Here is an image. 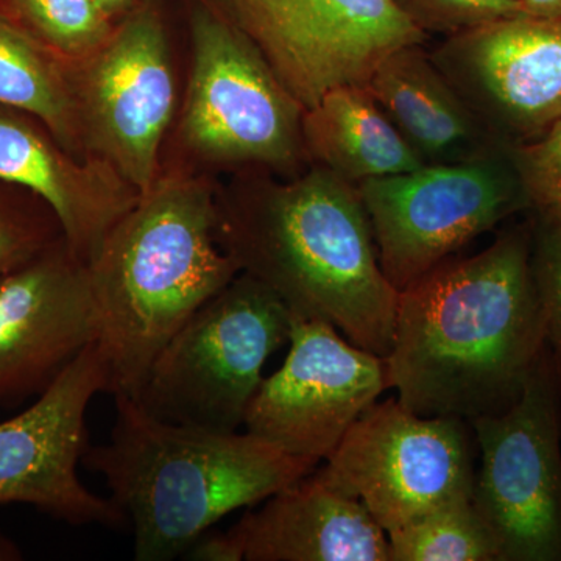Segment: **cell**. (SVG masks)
<instances>
[{
    "mask_svg": "<svg viewBox=\"0 0 561 561\" xmlns=\"http://www.w3.org/2000/svg\"><path fill=\"white\" fill-rule=\"evenodd\" d=\"M531 239L534 220L515 225L489 249L451 257L400 291L383 359L409 411L470 423L522 398L548 345Z\"/></svg>",
    "mask_w": 561,
    "mask_h": 561,
    "instance_id": "1",
    "label": "cell"
},
{
    "mask_svg": "<svg viewBox=\"0 0 561 561\" xmlns=\"http://www.w3.org/2000/svg\"><path fill=\"white\" fill-rule=\"evenodd\" d=\"M217 236L291 313L330 321L354 345L389 354L400 291L382 271L356 184L323 168L268 184L219 214Z\"/></svg>",
    "mask_w": 561,
    "mask_h": 561,
    "instance_id": "2",
    "label": "cell"
},
{
    "mask_svg": "<svg viewBox=\"0 0 561 561\" xmlns=\"http://www.w3.org/2000/svg\"><path fill=\"white\" fill-rule=\"evenodd\" d=\"M110 442L81 465L99 472L133 527L136 561L190 552L214 524L308 478L320 461L291 456L250 432H214L153 419L114 394Z\"/></svg>",
    "mask_w": 561,
    "mask_h": 561,
    "instance_id": "3",
    "label": "cell"
},
{
    "mask_svg": "<svg viewBox=\"0 0 561 561\" xmlns=\"http://www.w3.org/2000/svg\"><path fill=\"white\" fill-rule=\"evenodd\" d=\"M217 225L205 191L171 184L122 217L90 262L113 397L135 398L165 343L241 271Z\"/></svg>",
    "mask_w": 561,
    "mask_h": 561,
    "instance_id": "4",
    "label": "cell"
},
{
    "mask_svg": "<svg viewBox=\"0 0 561 561\" xmlns=\"http://www.w3.org/2000/svg\"><path fill=\"white\" fill-rule=\"evenodd\" d=\"M289 334L287 306L253 276L234 278L165 343L133 400L165 423L238 432Z\"/></svg>",
    "mask_w": 561,
    "mask_h": 561,
    "instance_id": "5",
    "label": "cell"
},
{
    "mask_svg": "<svg viewBox=\"0 0 561 561\" xmlns=\"http://www.w3.org/2000/svg\"><path fill=\"white\" fill-rule=\"evenodd\" d=\"M357 190L382 271L398 291L530 208L513 149L362 181Z\"/></svg>",
    "mask_w": 561,
    "mask_h": 561,
    "instance_id": "6",
    "label": "cell"
},
{
    "mask_svg": "<svg viewBox=\"0 0 561 561\" xmlns=\"http://www.w3.org/2000/svg\"><path fill=\"white\" fill-rule=\"evenodd\" d=\"M470 426L481 453L471 501L502 561H561V373L548 345L522 398Z\"/></svg>",
    "mask_w": 561,
    "mask_h": 561,
    "instance_id": "7",
    "label": "cell"
},
{
    "mask_svg": "<svg viewBox=\"0 0 561 561\" xmlns=\"http://www.w3.org/2000/svg\"><path fill=\"white\" fill-rule=\"evenodd\" d=\"M470 431L468 421L416 415L398 398L375 402L316 476L359 500L389 534L443 505L471 500Z\"/></svg>",
    "mask_w": 561,
    "mask_h": 561,
    "instance_id": "8",
    "label": "cell"
},
{
    "mask_svg": "<svg viewBox=\"0 0 561 561\" xmlns=\"http://www.w3.org/2000/svg\"><path fill=\"white\" fill-rule=\"evenodd\" d=\"M236 11L305 111L337 88L365 87L387 55L427 38L397 0H236Z\"/></svg>",
    "mask_w": 561,
    "mask_h": 561,
    "instance_id": "9",
    "label": "cell"
},
{
    "mask_svg": "<svg viewBox=\"0 0 561 561\" xmlns=\"http://www.w3.org/2000/svg\"><path fill=\"white\" fill-rule=\"evenodd\" d=\"M192 36L187 140L220 160L294 165L305 150V110L253 41L208 10L195 11Z\"/></svg>",
    "mask_w": 561,
    "mask_h": 561,
    "instance_id": "10",
    "label": "cell"
},
{
    "mask_svg": "<svg viewBox=\"0 0 561 561\" xmlns=\"http://www.w3.org/2000/svg\"><path fill=\"white\" fill-rule=\"evenodd\" d=\"M289 354L262 379L243 427L291 456L317 461L390 389L386 359L343 339L330 321L290 312Z\"/></svg>",
    "mask_w": 561,
    "mask_h": 561,
    "instance_id": "11",
    "label": "cell"
},
{
    "mask_svg": "<svg viewBox=\"0 0 561 561\" xmlns=\"http://www.w3.org/2000/svg\"><path fill=\"white\" fill-rule=\"evenodd\" d=\"M108 386L101 350L91 343L31 408L0 423V505H32L70 526H128L113 500L92 493L79 476L91 445L88 408Z\"/></svg>",
    "mask_w": 561,
    "mask_h": 561,
    "instance_id": "12",
    "label": "cell"
},
{
    "mask_svg": "<svg viewBox=\"0 0 561 561\" xmlns=\"http://www.w3.org/2000/svg\"><path fill=\"white\" fill-rule=\"evenodd\" d=\"M435 66L508 149L561 117V18L518 16L448 36Z\"/></svg>",
    "mask_w": 561,
    "mask_h": 561,
    "instance_id": "13",
    "label": "cell"
},
{
    "mask_svg": "<svg viewBox=\"0 0 561 561\" xmlns=\"http://www.w3.org/2000/svg\"><path fill=\"white\" fill-rule=\"evenodd\" d=\"M98 341L90 265L61 238L0 276V408L38 398Z\"/></svg>",
    "mask_w": 561,
    "mask_h": 561,
    "instance_id": "14",
    "label": "cell"
},
{
    "mask_svg": "<svg viewBox=\"0 0 561 561\" xmlns=\"http://www.w3.org/2000/svg\"><path fill=\"white\" fill-rule=\"evenodd\" d=\"M187 553L201 561H390L389 538L370 512L316 471L230 530L203 535Z\"/></svg>",
    "mask_w": 561,
    "mask_h": 561,
    "instance_id": "15",
    "label": "cell"
},
{
    "mask_svg": "<svg viewBox=\"0 0 561 561\" xmlns=\"http://www.w3.org/2000/svg\"><path fill=\"white\" fill-rule=\"evenodd\" d=\"M92 106L111 153L144 194L175 105L168 43L157 18L139 14L103 51L92 73Z\"/></svg>",
    "mask_w": 561,
    "mask_h": 561,
    "instance_id": "16",
    "label": "cell"
},
{
    "mask_svg": "<svg viewBox=\"0 0 561 561\" xmlns=\"http://www.w3.org/2000/svg\"><path fill=\"white\" fill-rule=\"evenodd\" d=\"M365 88L424 165L456 164L512 150L486 130L423 44L387 55Z\"/></svg>",
    "mask_w": 561,
    "mask_h": 561,
    "instance_id": "17",
    "label": "cell"
},
{
    "mask_svg": "<svg viewBox=\"0 0 561 561\" xmlns=\"http://www.w3.org/2000/svg\"><path fill=\"white\" fill-rule=\"evenodd\" d=\"M302 140L320 168L356 186L424 165L365 87L337 88L305 111Z\"/></svg>",
    "mask_w": 561,
    "mask_h": 561,
    "instance_id": "18",
    "label": "cell"
},
{
    "mask_svg": "<svg viewBox=\"0 0 561 561\" xmlns=\"http://www.w3.org/2000/svg\"><path fill=\"white\" fill-rule=\"evenodd\" d=\"M39 124L28 114L0 105V181L43 198L60 221L70 249L90 265L116 224L83 197Z\"/></svg>",
    "mask_w": 561,
    "mask_h": 561,
    "instance_id": "19",
    "label": "cell"
},
{
    "mask_svg": "<svg viewBox=\"0 0 561 561\" xmlns=\"http://www.w3.org/2000/svg\"><path fill=\"white\" fill-rule=\"evenodd\" d=\"M0 105L35 117L58 138H68L72 127V102L49 47L5 18H0Z\"/></svg>",
    "mask_w": 561,
    "mask_h": 561,
    "instance_id": "20",
    "label": "cell"
},
{
    "mask_svg": "<svg viewBox=\"0 0 561 561\" xmlns=\"http://www.w3.org/2000/svg\"><path fill=\"white\" fill-rule=\"evenodd\" d=\"M387 538L390 561H502L500 541L471 500L435 508Z\"/></svg>",
    "mask_w": 561,
    "mask_h": 561,
    "instance_id": "21",
    "label": "cell"
},
{
    "mask_svg": "<svg viewBox=\"0 0 561 561\" xmlns=\"http://www.w3.org/2000/svg\"><path fill=\"white\" fill-rule=\"evenodd\" d=\"M65 238L54 210L31 191L0 181V276Z\"/></svg>",
    "mask_w": 561,
    "mask_h": 561,
    "instance_id": "22",
    "label": "cell"
},
{
    "mask_svg": "<svg viewBox=\"0 0 561 561\" xmlns=\"http://www.w3.org/2000/svg\"><path fill=\"white\" fill-rule=\"evenodd\" d=\"M10 22L61 51L90 47L106 33V14L95 0H20Z\"/></svg>",
    "mask_w": 561,
    "mask_h": 561,
    "instance_id": "23",
    "label": "cell"
},
{
    "mask_svg": "<svg viewBox=\"0 0 561 561\" xmlns=\"http://www.w3.org/2000/svg\"><path fill=\"white\" fill-rule=\"evenodd\" d=\"M513 158L535 216L561 224V117Z\"/></svg>",
    "mask_w": 561,
    "mask_h": 561,
    "instance_id": "24",
    "label": "cell"
},
{
    "mask_svg": "<svg viewBox=\"0 0 561 561\" xmlns=\"http://www.w3.org/2000/svg\"><path fill=\"white\" fill-rule=\"evenodd\" d=\"M409 20L426 33L454 36L524 13L519 0H397Z\"/></svg>",
    "mask_w": 561,
    "mask_h": 561,
    "instance_id": "25",
    "label": "cell"
},
{
    "mask_svg": "<svg viewBox=\"0 0 561 561\" xmlns=\"http://www.w3.org/2000/svg\"><path fill=\"white\" fill-rule=\"evenodd\" d=\"M531 273L546 323V343L561 373V224L535 216Z\"/></svg>",
    "mask_w": 561,
    "mask_h": 561,
    "instance_id": "26",
    "label": "cell"
},
{
    "mask_svg": "<svg viewBox=\"0 0 561 561\" xmlns=\"http://www.w3.org/2000/svg\"><path fill=\"white\" fill-rule=\"evenodd\" d=\"M524 13L529 16L552 18L559 20L561 18V0H519Z\"/></svg>",
    "mask_w": 561,
    "mask_h": 561,
    "instance_id": "27",
    "label": "cell"
},
{
    "mask_svg": "<svg viewBox=\"0 0 561 561\" xmlns=\"http://www.w3.org/2000/svg\"><path fill=\"white\" fill-rule=\"evenodd\" d=\"M22 559H24V556H22L16 542L10 540L7 535L0 531V561H20Z\"/></svg>",
    "mask_w": 561,
    "mask_h": 561,
    "instance_id": "28",
    "label": "cell"
},
{
    "mask_svg": "<svg viewBox=\"0 0 561 561\" xmlns=\"http://www.w3.org/2000/svg\"><path fill=\"white\" fill-rule=\"evenodd\" d=\"M130 2V0H95V3H98L99 9L103 11V13L108 16L110 13H113V11L122 9V7L127 5V3Z\"/></svg>",
    "mask_w": 561,
    "mask_h": 561,
    "instance_id": "29",
    "label": "cell"
},
{
    "mask_svg": "<svg viewBox=\"0 0 561 561\" xmlns=\"http://www.w3.org/2000/svg\"><path fill=\"white\" fill-rule=\"evenodd\" d=\"M20 0H0V18L11 21L14 18V11Z\"/></svg>",
    "mask_w": 561,
    "mask_h": 561,
    "instance_id": "30",
    "label": "cell"
}]
</instances>
